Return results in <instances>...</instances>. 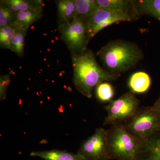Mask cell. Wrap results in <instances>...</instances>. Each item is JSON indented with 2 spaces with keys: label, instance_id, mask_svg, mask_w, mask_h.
Returning <instances> with one entry per match:
<instances>
[{
  "label": "cell",
  "instance_id": "1",
  "mask_svg": "<svg viewBox=\"0 0 160 160\" xmlns=\"http://www.w3.org/2000/svg\"><path fill=\"white\" fill-rule=\"evenodd\" d=\"M71 53L73 84L77 90L88 98L92 97L93 90L100 83L120 77L101 67L91 50L86 49L81 53Z\"/></svg>",
  "mask_w": 160,
  "mask_h": 160
},
{
  "label": "cell",
  "instance_id": "2",
  "mask_svg": "<svg viewBox=\"0 0 160 160\" xmlns=\"http://www.w3.org/2000/svg\"><path fill=\"white\" fill-rule=\"evenodd\" d=\"M97 55L108 71L119 75L134 67L143 58L137 45L122 40L109 42L98 52Z\"/></svg>",
  "mask_w": 160,
  "mask_h": 160
},
{
  "label": "cell",
  "instance_id": "3",
  "mask_svg": "<svg viewBox=\"0 0 160 160\" xmlns=\"http://www.w3.org/2000/svg\"><path fill=\"white\" fill-rule=\"evenodd\" d=\"M107 132L108 149L111 159H135L142 141L129 133L122 124L111 125Z\"/></svg>",
  "mask_w": 160,
  "mask_h": 160
},
{
  "label": "cell",
  "instance_id": "4",
  "mask_svg": "<svg viewBox=\"0 0 160 160\" xmlns=\"http://www.w3.org/2000/svg\"><path fill=\"white\" fill-rule=\"evenodd\" d=\"M123 126L129 133L143 142L160 128V112L151 106L140 108Z\"/></svg>",
  "mask_w": 160,
  "mask_h": 160
},
{
  "label": "cell",
  "instance_id": "5",
  "mask_svg": "<svg viewBox=\"0 0 160 160\" xmlns=\"http://www.w3.org/2000/svg\"><path fill=\"white\" fill-rule=\"evenodd\" d=\"M140 101L134 93L129 92L118 98L112 100L105 107L107 115L103 126L124 124L136 114L140 109Z\"/></svg>",
  "mask_w": 160,
  "mask_h": 160
},
{
  "label": "cell",
  "instance_id": "6",
  "mask_svg": "<svg viewBox=\"0 0 160 160\" xmlns=\"http://www.w3.org/2000/svg\"><path fill=\"white\" fill-rule=\"evenodd\" d=\"M59 29L61 39L71 52L81 53L86 50L88 40L86 22L76 17L69 22L61 23Z\"/></svg>",
  "mask_w": 160,
  "mask_h": 160
},
{
  "label": "cell",
  "instance_id": "7",
  "mask_svg": "<svg viewBox=\"0 0 160 160\" xmlns=\"http://www.w3.org/2000/svg\"><path fill=\"white\" fill-rule=\"evenodd\" d=\"M77 153L85 160L111 159L108 149L107 130L103 128L96 129L91 136L82 143Z\"/></svg>",
  "mask_w": 160,
  "mask_h": 160
},
{
  "label": "cell",
  "instance_id": "8",
  "mask_svg": "<svg viewBox=\"0 0 160 160\" xmlns=\"http://www.w3.org/2000/svg\"><path fill=\"white\" fill-rule=\"evenodd\" d=\"M135 160H160V127L142 142Z\"/></svg>",
  "mask_w": 160,
  "mask_h": 160
},
{
  "label": "cell",
  "instance_id": "9",
  "mask_svg": "<svg viewBox=\"0 0 160 160\" xmlns=\"http://www.w3.org/2000/svg\"><path fill=\"white\" fill-rule=\"evenodd\" d=\"M43 7L15 13L13 23L19 29H26L37 22L43 16Z\"/></svg>",
  "mask_w": 160,
  "mask_h": 160
},
{
  "label": "cell",
  "instance_id": "10",
  "mask_svg": "<svg viewBox=\"0 0 160 160\" xmlns=\"http://www.w3.org/2000/svg\"><path fill=\"white\" fill-rule=\"evenodd\" d=\"M30 155L45 160H85L83 157L77 153L75 154L66 150L58 149L32 151L30 152Z\"/></svg>",
  "mask_w": 160,
  "mask_h": 160
},
{
  "label": "cell",
  "instance_id": "11",
  "mask_svg": "<svg viewBox=\"0 0 160 160\" xmlns=\"http://www.w3.org/2000/svg\"><path fill=\"white\" fill-rule=\"evenodd\" d=\"M151 79L148 73L145 72H134L129 78L128 86L130 92L133 93H144L150 88Z\"/></svg>",
  "mask_w": 160,
  "mask_h": 160
},
{
  "label": "cell",
  "instance_id": "12",
  "mask_svg": "<svg viewBox=\"0 0 160 160\" xmlns=\"http://www.w3.org/2000/svg\"><path fill=\"white\" fill-rule=\"evenodd\" d=\"M1 4L8 7L13 12L27 11L42 8L44 5L42 1L30 0H3Z\"/></svg>",
  "mask_w": 160,
  "mask_h": 160
},
{
  "label": "cell",
  "instance_id": "13",
  "mask_svg": "<svg viewBox=\"0 0 160 160\" xmlns=\"http://www.w3.org/2000/svg\"><path fill=\"white\" fill-rule=\"evenodd\" d=\"M77 17L85 22L98 9L96 0H73Z\"/></svg>",
  "mask_w": 160,
  "mask_h": 160
},
{
  "label": "cell",
  "instance_id": "14",
  "mask_svg": "<svg viewBox=\"0 0 160 160\" xmlns=\"http://www.w3.org/2000/svg\"><path fill=\"white\" fill-rule=\"evenodd\" d=\"M58 14L62 23L69 22L77 17L73 0H61L57 2Z\"/></svg>",
  "mask_w": 160,
  "mask_h": 160
},
{
  "label": "cell",
  "instance_id": "15",
  "mask_svg": "<svg viewBox=\"0 0 160 160\" xmlns=\"http://www.w3.org/2000/svg\"><path fill=\"white\" fill-rule=\"evenodd\" d=\"M98 7L109 11L129 12L131 1L128 0H96Z\"/></svg>",
  "mask_w": 160,
  "mask_h": 160
},
{
  "label": "cell",
  "instance_id": "16",
  "mask_svg": "<svg viewBox=\"0 0 160 160\" xmlns=\"http://www.w3.org/2000/svg\"><path fill=\"white\" fill-rule=\"evenodd\" d=\"M132 19V17L129 12H122L118 15L111 18L109 19L107 21L101 23L100 25L96 26L87 34L88 40L93 38L101 30L108 27V26H110V25L118 22L130 21Z\"/></svg>",
  "mask_w": 160,
  "mask_h": 160
},
{
  "label": "cell",
  "instance_id": "17",
  "mask_svg": "<svg viewBox=\"0 0 160 160\" xmlns=\"http://www.w3.org/2000/svg\"><path fill=\"white\" fill-rule=\"evenodd\" d=\"M141 12L149 15L160 21V0H144L138 2Z\"/></svg>",
  "mask_w": 160,
  "mask_h": 160
},
{
  "label": "cell",
  "instance_id": "18",
  "mask_svg": "<svg viewBox=\"0 0 160 160\" xmlns=\"http://www.w3.org/2000/svg\"><path fill=\"white\" fill-rule=\"evenodd\" d=\"M96 94L98 99L103 102H110L114 96L113 86L110 83L103 82L100 83L96 88Z\"/></svg>",
  "mask_w": 160,
  "mask_h": 160
},
{
  "label": "cell",
  "instance_id": "19",
  "mask_svg": "<svg viewBox=\"0 0 160 160\" xmlns=\"http://www.w3.org/2000/svg\"><path fill=\"white\" fill-rule=\"evenodd\" d=\"M27 31L26 29H20L15 34L11 41L10 50L15 52L19 56L23 55Z\"/></svg>",
  "mask_w": 160,
  "mask_h": 160
},
{
  "label": "cell",
  "instance_id": "20",
  "mask_svg": "<svg viewBox=\"0 0 160 160\" xmlns=\"http://www.w3.org/2000/svg\"><path fill=\"white\" fill-rule=\"evenodd\" d=\"M15 12L1 4L0 6V28L6 27L14 22Z\"/></svg>",
  "mask_w": 160,
  "mask_h": 160
},
{
  "label": "cell",
  "instance_id": "21",
  "mask_svg": "<svg viewBox=\"0 0 160 160\" xmlns=\"http://www.w3.org/2000/svg\"><path fill=\"white\" fill-rule=\"evenodd\" d=\"M10 74L1 76L0 77V99L3 101L6 99L8 86L11 82Z\"/></svg>",
  "mask_w": 160,
  "mask_h": 160
},
{
  "label": "cell",
  "instance_id": "22",
  "mask_svg": "<svg viewBox=\"0 0 160 160\" xmlns=\"http://www.w3.org/2000/svg\"><path fill=\"white\" fill-rule=\"evenodd\" d=\"M1 47L10 49H11V41L7 39L2 43H1Z\"/></svg>",
  "mask_w": 160,
  "mask_h": 160
},
{
  "label": "cell",
  "instance_id": "23",
  "mask_svg": "<svg viewBox=\"0 0 160 160\" xmlns=\"http://www.w3.org/2000/svg\"><path fill=\"white\" fill-rule=\"evenodd\" d=\"M152 109L156 111L160 112V96L158 100L156 101L153 106H151Z\"/></svg>",
  "mask_w": 160,
  "mask_h": 160
}]
</instances>
